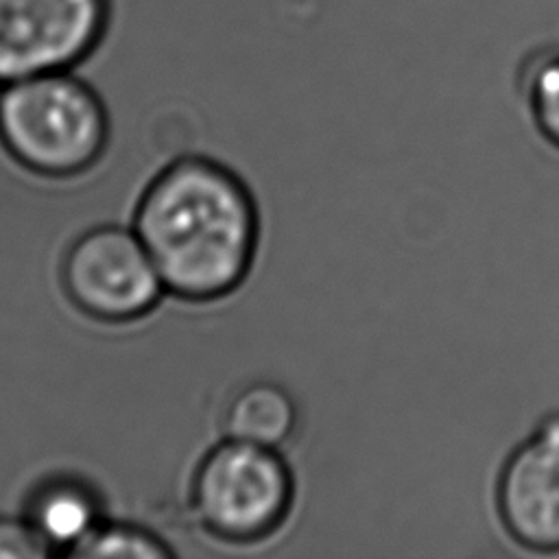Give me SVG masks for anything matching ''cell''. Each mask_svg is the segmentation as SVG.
<instances>
[{
    "mask_svg": "<svg viewBox=\"0 0 559 559\" xmlns=\"http://www.w3.org/2000/svg\"><path fill=\"white\" fill-rule=\"evenodd\" d=\"M50 555L24 515H0V559H41Z\"/></svg>",
    "mask_w": 559,
    "mask_h": 559,
    "instance_id": "cell-11",
    "label": "cell"
},
{
    "mask_svg": "<svg viewBox=\"0 0 559 559\" xmlns=\"http://www.w3.org/2000/svg\"><path fill=\"white\" fill-rule=\"evenodd\" d=\"M133 229L166 293L205 304L229 297L249 277L260 247V210L236 170L188 155L148 181Z\"/></svg>",
    "mask_w": 559,
    "mask_h": 559,
    "instance_id": "cell-1",
    "label": "cell"
},
{
    "mask_svg": "<svg viewBox=\"0 0 559 559\" xmlns=\"http://www.w3.org/2000/svg\"><path fill=\"white\" fill-rule=\"evenodd\" d=\"M111 0H0V85L76 70L103 44Z\"/></svg>",
    "mask_w": 559,
    "mask_h": 559,
    "instance_id": "cell-5",
    "label": "cell"
},
{
    "mask_svg": "<svg viewBox=\"0 0 559 559\" xmlns=\"http://www.w3.org/2000/svg\"><path fill=\"white\" fill-rule=\"evenodd\" d=\"M295 397L277 382L255 380L240 386L225 406V437L280 448L297 428Z\"/></svg>",
    "mask_w": 559,
    "mask_h": 559,
    "instance_id": "cell-8",
    "label": "cell"
},
{
    "mask_svg": "<svg viewBox=\"0 0 559 559\" xmlns=\"http://www.w3.org/2000/svg\"><path fill=\"white\" fill-rule=\"evenodd\" d=\"M504 533L533 555H559V413H550L504 459L493 489Z\"/></svg>",
    "mask_w": 559,
    "mask_h": 559,
    "instance_id": "cell-6",
    "label": "cell"
},
{
    "mask_svg": "<svg viewBox=\"0 0 559 559\" xmlns=\"http://www.w3.org/2000/svg\"><path fill=\"white\" fill-rule=\"evenodd\" d=\"M61 286L76 310L100 323L138 321L166 293L135 229L120 225L87 229L68 247Z\"/></svg>",
    "mask_w": 559,
    "mask_h": 559,
    "instance_id": "cell-4",
    "label": "cell"
},
{
    "mask_svg": "<svg viewBox=\"0 0 559 559\" xmlns=\"http://www.w3.org/2000/svg\"><path fill=\"white\" fill-rule=\"evenodd\" d=\"M109 142L98 92L74 70L0 85V144L33 175L66 179L90 170Z\"/></svg>",
    "mask_w": 559,
    "mask_h": 559,
    "instance_id": "cell-2",
    "label": "cell"
},
{
    "mask_svg": "<svg viewBox=\"0 0 559 559\" xmlns=\"http://www.w3.org/2000/svg\"><path fill=\"white\" fill-rule=\"evenodd\" d=\"M188 498L197 524L210 537L251 546L284 528L297 480L280 448L225 437L199 459Z\"/></svg>",
    "mask_w": 559,
    "mask_h": 559,
    "instance_id": "cell-3",
    "label": "cell"
},
{
    "mask_svg": "<svg viewBox=\"0 0 559 559\" xmlns=\"http://www.w3.org/2000/svg\"><path fill=\"white\" fill-rule=\"evenodd\" d=\"M24 518L52 555H70L105 520L96 491L72 476L39 483L28 496Z\"/></svg>",
    "mask_w": 559,
    "mask_h": 559,
    "instance_id": "cell-7",
    "label": "cell"
},
{
    "mask_svg": "<svg viewBox=\"0 0 559 559\" xmlns=\"http://www.w3.org/2000/svg\"><path fill=\"white\" fill-rule=\"evenodd\" d=\"M173 548L151 528L103 520L68 557L79 559H166Z\"/></svg>",
    "mask_w": 559,
    "mask_h": 559,
    "instance_id": "cell-10",
    "label": "cell"
},
{
    "mask_svg": "<svg viewBox=\"0 0 559 559\" xmlns=\"http://www.w3.org/2000/svg\"><path fill=\"white\" fill-rule=\"evenodd\" d=\"M520 92L533 127L559 151V48L535 52L526 61Z\"/></svg>",
    "mask_w": 559,
    "mask_h": 559,
    "instance_id": "cell-9",
    "label": "cell"
}]
</instances>
